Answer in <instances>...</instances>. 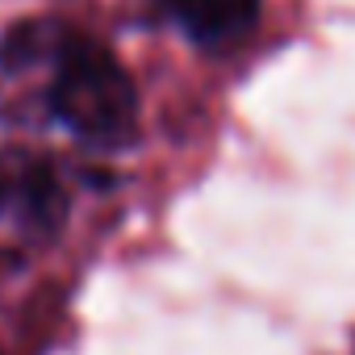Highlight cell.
<instances>
[{
  "instance_id": "obj_1",
  "label": "cell",
  "mask_w": 355,
  "mask_h": 355,
  "mask_svg": "<svg viewBox=\"0 0 355 355\" xmlns=\"http://www.w3.org/2000/svg\"><path fill=\"white\" fill-rule=\"evenodd\" d=\"M51 113L88 146H125L138 134V88L130 71L88 34L63 30L51 51Z\"/></svg>"
},
{
  "instance_id": "obj_2",
  "label": "cell",
  "mask_w": 355,
  "mask_h": 355,
  "mask_svg": "<svg viewBox=\"0 0 355 355\" xmlns=\"http://www.w3.org/2000/svg\"><path fill=\"white\" fill-rule=\"evenodd\" d=\"M67 218V189L51 159L0 146V222H13L30 234H55Z\"/></svg>"
},
{
  "instance_id": "obj_3",
  "label": "cell",
  "mask_w": 355,
  "mask_h": 355,
  "mask_svg": "<svg viewBox=\"0 0 355 355\" xmlns=\"http://www.w3.org/2000/svg\"><path fill=\"white\" fill-rule=\"evenodd\" d=\"M159 5L193 42L214 51L247 38L259 17V0H159Z\"/></svg>"
}]
</instances>
